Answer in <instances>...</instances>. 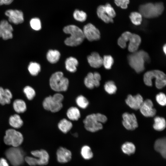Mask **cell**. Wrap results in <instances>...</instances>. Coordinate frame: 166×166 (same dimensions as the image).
Masks as SVG:
<instances>
[{
	"mask_svg": "<svg viewBox=\"0 0 166 166\" xmlns=\"http://www.w3.org/2000/svg\"><path fill=\"white\" fill-rule=\"evenodd\" d=\"M87 59L89 64L92 67L97 68L102 65L103 58L97 52H92L87 57Z\"/></svg>",
	"mask_w": 166,
	"mask_h": 166,
	"instance_id": "19",
	"label": "cell"
},
{
	"mask_svg": "<svg viewBox=\"0 0 166 166\" xmlns=\"http://www.w3.org/2000/svg\"><path fill=\"white\" fill-rule=\"evenodd\" d=\"M5 14L8 18V20L15 24L22 23L24 21L22 12L17 10L9 9L6 10Z\"/></svg>",
	"mask_w": 166,
	"mask_h": 166,
	"instance_id": "13",
	"label": "cell"
},
{
	"mask_svg": "<svg viewBox=\"0 0 166 166\" xmlns=\"http://www.w3.org/2000/svg\"><path fill=\"white\" fill-rule=\"evenodd\" d=\"M97 13L99 18L105 22L108 23L113 22V18L109 17L105 12L104 5L99 6L97 8Z\"/></svg>",
	"mask_w": 166,
	"mask_h": 166,
	"instance_id": "23",
	"label": "cell"
},
{
	"mask_svg": "<svg viewBox=\"0 0 166 166\" xmlns=\"http://www.w3.org/2000/svg\"><path fill=\"white\" fill-rule=\"evenodd\" d=\"M163 52L164 53H165V54H166V44H164V45L163 47Z\"/></svg>",
	"mask_w": 166,
	"mask_h": 166,
	"instance_id": "47",
	"label": "cell"
},
{
	"mask_svg": "<svg viewBox=\"0 0 166 166\" xmlns=\"http://www.w3.org/2000/svg\"><path fill=\"white\" fill-rule=\"evenodd\" d=\"M78 64V60L75 58L70 57L68 58L65 61V68L68 71L74 73L76 71Z\"/></svg>",
	"mask_w": 166,
	"mask_h": 166,
	"instance_id": "24",
	"label": "cell"
},
{
	"mask_svg": "<svg viewBox=\"0 0 166 166\" xmlns=\"http://www.w3.org/2000/svg\"><path fill=\"white\" fill-rule=\"evenodd\" d=\"M141 41L139 35L126 31L123 33L118 38L117 44L121 48L124 49L126 47V43L129 42L128 49L132 53L137 51Z\"/></svg>",
	"mask_w": 166,
	"mask_h": 166,
	"instance_id": "2",
	"label": "cell"
},
{
	"mask_svg": "<svg viewBox=\"0 0 166 166\" xmlns=\"http://www.w3.org/2000/svg\"><path fill=\"white\" fill-rule=\"evenodd\" d=\"M66 115L70 120L77 121L81 117V113L80 110L77 107H71L68 109Z\"/></svg>",
	"mask_w": 166,
	"mask_h": 166,
	"instance_id": "26",
	"label": "cell"
},
{
	"mask_svg": "<svg viewBox=\"0 0 166 166\" xmlns=\"http://www.w3.org/2000/svg\"><path fill=\"white\" fill-rule=\"evenodd\" d=\"M156 100L157 102L160 105L164 106L166 104V97L165 94L163 93H160L156 96Z\"/></svg>",
	"mask_w": 166,
	"mask_h": 166,
	"instance_id": "42",
	"label": "cell"
},
{
	"mask_svg": "<svg viewBox=\"0 0 166 166\" xmlns=\"http://www.w3.org/2000/svg\"><path fill=\"white\" fill-rule=\"evenodd\" d=\"M76 102L78 106L83 109L86 108L89 104L87 99L82 95H79L77 97Z\"/></svg>",
	"mask_w": 166,
	"mask_h": 166,
	"instance_id": "37",
	"label": "cell"
},
{
	"mask_svg": "<svg viewBox=\"0 0 166 166\" xmlns=\"http://www.w3.org/2000/svg\"><path fill=\"white\" fill-rule=\"evenodd\" d=\"M30 26L33 30L38 31L41 29V22L40 20L38 18H32L30 21Z\"/></svg>",
	"mask_w": 166,
	"mask_h": 166,
	"instance_id": "40",
	"label": "cell"
},
{
	"mask_svg": "<svg viewBox=\"0 0 166 166\" xmlns=\"http://www.w3.org/2000/svg\"><path fill=\"white\" fill-rule=\"evenodd\" d=\"M32 155L37 159L38 165H45L49 161V155L46 150L43 149L32 151L31 152Z\"/></svg>",
	"mask_w": 166,
	"mask_h": 166,
	"instance_id": "16",
	"label": "cell"
},
{
	"mask_svg": "<svg viewBox=\"0 0 166 166\" xmlns=\"http://www.w3.org/2000/svg\"><path fill=\"white\" fill-rule=\"evenodd\" d=\"M0 162L2 166H9V165L7 160L4 158H1L0 159Z\"/></svg>",
	"mask_w": 166,
	"mask_h": 166,
	"instance_id": "46",
	"label": "cell"
},
{
	"mask_svg": "<svg viewBox=\"0 0 166 166\" xmlns=\"http://www.w3.org/2000/svg\"><path fill=\"white\" fill-rule=\"evenodd\" d=\"M80 154L82 158L85 160H90L93 156V153L91 147L87 145L82 146L80 150Z\"/></svg>",
	"mask_w": 166,
	"mask_h": 166,
	"instance_id": "29",
	"label": "cell"
},
{
	"mask_svg": "<svg viewBox=\"0 0 166 166\" xmlns=\"http://www.w3.org/2000/svg\"><path fill=\"white\" fill-rule=\"evenodd\" d=\"M42 105L45 110L52 113L59 111L63 107L62 103L56 101L51 96H49L45 98Z\"/></svg>",
	"mask_w": 166,
	"mask_h": 166,
	"instance_id": "11",
	"label": "cell"
},
{
	"mask_svg": "<svg viewBox=\"0 0 166 166\" xmlns=\"http://www.w3.org/2000/svg\"><path fill=\"white\" fill-rule=\"evenodd\" d=\"M143 101L142 97L140 94L134 96L128 95L125 100L126 104L130 108L134 110L139 109Z\"/></svg>",
	"mask_w": 166,
	"mask_h": 166,
	"instance_id": "18",
	"label": "cell"
},
{
	"mask_svg": "<svg viewBox=\"0 0 166 166\" xmlns=\"http://www.w3.org/2000/svg\"><path fill=\"white\" fill-rule=\"evenodd\" d=\"M142 16L140 13L133 12L130 14L129 17L133 24L136 26H139L141 23Z\"/></svg>",
	"mask_w": 166,
	"mask_h": 166,
	"instance_id": "35",
	"label": "cell"
},
{
	"mask_svg": "<svg viewBox=\"0 0 166 166\" xmlns=\"http://www.w3.org/2000/svg\"><path fill=\"white\" fill-rule=\"evenodd\" d=\"M23 137L19 132L14 129H7L4 137V141L6 145L18 147L22 143Z\"/></svg>",
	"mask_w": 166,
	"mask_h": 166,
	"instance_id": "9",
	"label": "cell"
},
{
	"mask_svg": "<svg viewBox=\"0 0 166 166\" xmlns=\"http://www.w3.org/2000/svg\"><path fill=\"white\" fill-rule=\"evenodd\" d=\"M127 58L130 66L138 73L144 70L145 63L149 62L150 60L148 53L141 50L132 53Z\"/></svg>",
	"mask_w": 166,
	"mask_h": 166,
	"instance_id": "1",
	"label": "cell"
},
{
	"mask_svg": "<svg viewBox=\"0 0 166 166\" xmlns=\"http://www.w3.org/2000/svg\"><path fill=\"white\" fill-rule=\"evenodd\" d=\"M114 63V59L110 55L104 56L103 58V64L105 68L107 69H109L111 68Z\"/></svg>",
	"mask_w": 166,
	"mask_h": 166,
	"instance_id": "38",
	"label": "cell"
},
{
	"mask_svg": "<svg viewBox=\"0 0 166 166\" xmlns=\"http://www.w3.org/2000/svg\"><path fill=\"white\" fill-rule=\"evenodd\" d=\"M72 127V123L65 118L62 119L58 124L59 129L64 133H66L68 132Z\"/></svg>",
	"mask_w": 166,
	"mask_h": 166,
	"instance_id": "25",
	"label": "cell"
},
{
	"mask_svg": "<svg viewBox=\"0 0 166 166\" xmlns=\"http://www.w3.org/2000/svg\"><path fill=\"white\" fill-rule=\"evenodd\" d=\"M60 56V53L58 51L50 49L47 53L46 58L50 63L54 64L57 63L59 61Z\"/></svg>",
	"mask_w": 166,
	"mask_h": 166,
	"instance_id": "30",
	"label": "cell"
},
{
	"mask_svg": "<svg viewBox=\"0 0 166 166\" xmlns=\"http://www.w3.org/2000/svg\"><path fill=\"white\" fill-rule=\"evenodd\" d=\"M23 92L27 98L30 100H32L36 95L34 89L29 86H26L24 88Z\"/></svg>",
	"mask_w": 166,
	"mask_h": 166,
	"instance_id": "39",
	"label": "cell"
},
{
	"mask_svg": "<svg viewBox=\"0 0 166 166\" xmlns=\"http://www.w3.org/2000/svg\"><path fill=\"white\" fill-rule=\"evenodd\" d=\"M5 154L13 166H19L25 161L24 152L18 147H12L8 148L6 151Z\"/></svg>",
	"mask_w": 166,
	"mask_h": 166,
	"instance_id": "8",
	"label": "cell"
},
{
	"mask_svg": "<svg viewBox=\"0 0 166 166\" xmlns=\"http://www.w3.org/2000/svg\"><path fill=\"white\" fill-rule=\"evenodd\" d=\"M139 109L142 114L146 117L154 116L156 113V109L153 108V104L150 99L143 101Z\"/></svg>",
	"mask_w": 166,
	"mask_h": 166,
	"instance_id": "17",
	"label": "cell"
},
{
	"mask_svg": "<svg viewBox=\"0 0 166 166\" xmlns=\"http://www.w3.org/2000/svg\"><path fill=\"white\" fill-rule=\"evenodd\" d=\"M63 31L64 33L70 34L69 37L65 41V43L68 46H75L81 44L85 38L82 30L76 26L70 25L65 26Z\"/></svg>",
	"mask_w": 166,
	"mask_h": 166,
	"instance_id": "3",
	"label": "cell"
},
{
	"mask_svg": "<svg viewBox=\"0 0 166 166\" xmlns=\"http://www.w3.org/2000/svg\"><path fill=\"white\" fill-rule=\"evenodd\" d=\"M25 161L30 166H34L38 165L37 158L35 157L26 156L25 157Z\"/></svg>",
	"mask_w": 166,
	"mask_h": 166,
	"instance_id": "44",
	"label": "cell"
},
{
	"mask_svg": "<svg viewBox=\"0 0 166 166\" xmlns=\"http://www.w3.org/2000/svg\"><path fill=\"white\" fill-rule=\"evenodd\" d=\"M154 121L153 128L155 130L161 131L165 128L166 121L164 118L159 116L156 117L154 118Z\"/></svg>",
	"mask_w": 166,
	"mask_h": 166,
	"instance_id": "31",
	"label": "cell"
},
{
	"mask_svg": "<svg viewBox=\"0 0 166 166\" xmlns=\"http://www.w3.org/2000/svg\"><path fill=\"white\" fill-rule=\"evenodd\" d=\"M12 94L8 89L0 87V104L2 105L9 104L12 98Z\"/></svg>",
	"mask_w": 166,
	"mask_h": 166,
	"instance_id": "22",
	"label": "cell"
},
{
	"mask_svg": "<svg viewBox=\"0 0 166 166\" xmlns=\"http://www.w3.org/2000/svg\"><path fill=\"white\" fill-rule=\"evenodd\" d=\"M56 159L58 162L61 164H65L69 162L72 158L71 152L67 148L60 147L56 152Z\"/></svg>",
	"mask_w": 166,
	"mask_h": 166,
	"instance_id": "14",
	"label": "cell"
},
{
	"mask_svg": "<svg viewBox=\"0 0 166 166\" xmlns=\"http://www.w3.org/2000/svg\"><path fill=\"white\" fill-rule=\"evenodd\" d=\"M136 147L132 142H126L121 146V149L125 154L130 155L134 154L136 151Z\"/></svg>",
	"mask_w": 166,
	"mask_h": 166,
	"instance_id": "32",
	"label": "cell"
},
{
	"mask_svg": "<svg viewBox=\"0 0 166 166\" xmlns=\"http://www.w3.org/2000/svg\"><path fill=\"white\" fill-rule=\"evenodd\" d=\"M82 31L85 38L89 41L98 40L100 38L99 30L91 23L85 25Z\"/></svg>",
	"mask_w": 166,
	"mask_h": 166,
	"instance_id": "10",
	"label": "cell"
},
{
	"mask_svg": "<svg viewBox=\"0 0 166 166\" xmlns=\"http://www.w3.org/2000/svg\"><path fill=\"white\" fill-rule=\"evenodd\" d=\"M40 65L36 62H30L28 66V70L32 76L37 75L41 71Z\"/></svg>",
	"mask_w": 166,
	"mask_h": 166,
	"instance_id": "34",
	"label": "cell"
},
{
	"mask_svg": "<svg viewBox=\"0 0 166 166\" xmlns=\"http://www.w3.org/2000/svg\"><path fill=\"white\" fill-rule=\"evenodd\" d=\"M106 117L100 113H93L87 115L83 121L85 129L88 131L95 132L103 128L102 123L106 122Z\"/></svg>",
	"mask_w": 166,
	"mask_h": 166,
	"instance_id": "4",
	"label": "cell"
},
{
	"mask_svg": "<svg viewBox=\"0 0 166 166\" xmlns=\"http://www.w3.org/2000/svg\"><path fill=\"white\" fill-rule=\"evenodd\" d=\"M13 107L15 111L18 113H24L27 108L25 102L21 99H17L14 101L13 103Z\"/></svg>",
	"mask_w": 166,
	"mask_h": 166,
	"instance_id": "28",
	"label": "cell"
},
{
	"mask_svg": "<svg viewBox=\"0 0 166 166\" xmlns=\"http://www.w3.org/2000/svg\"><path fill=\"white\" fill-rule=\"evenodd\" d=\"M13 27L8 22L5 20L0 22V37L4 40L11 39L13 37Z\"/></svg>",
	"mask_w": 166,
	"mask_h": 166,
	"instance_id": "15",
	"label": "cell"
},
{
	"mask_svg": "<svg viewBox=\"0 0 166 166\" xmlns=\"http://www.w3.org/2000/svg\"><path fill=\"white\" fill-rule=\"evenodd\" d=\"M13 1L14 0H0V6L9 5L11 4Z\"/></svg>",
	"mask_w": 166,
	"mask_h": 166,
	"instance_id": "45",
	"label": "cell"
},
{
	"mask_svg": "<svg viewBox=\"0 0 166 166\" xmlns=\"http://www.w3.org/2000/svg\"><path fill=\"white\" fill-rule=\"evenodd\" d=\"M115 4L121 8L126 9L127 8L129 2V0H114Z\"/></svg>",
	"mask_w": 166,
	"mask_h": 166,
	"instance_id": "43",
	"label": "cell"
},
{
	"mask_svg": "<svg viewBox=\"0 0 166 166\" xmlns=\"http://www.w3.org/2000/svg\"><path fill=\"white\" fill-rule=\"evenodd\" d=\"M9 123L13 128H18L22 126L23 122L19 115L15 114L10 117L9 119Z\"/></svg>",
	"mask_w": 166,
	"mask_h": 166,
	"instance_id": "27",
	"label": "cell"
},
{
	"mask_svg": "<svg viewBox=\"0 0 166 166\" xmlns=\"http://www.w3.org/2000/svg\"><path fill=\"white\" fill-rule=\"evenodd\" d=\"M51 88L57 92L66 91L69 85L68 79L64 76L63 73L57 71L53 74L49 80Z\"/></svg>",
	"mask_w": 166,
	"mask_h": 166,
	"instance_id": "7",
	"label": "cell"
},
{
	"mask_svg": "<svg viewBox=\"0 0 166 166\" xmlns=\"http://www.w3.org/2000/svg\"><path fill=\"white\" fill-rule=\"evenodd\" d=\"M105 10L107 15L110 17L113 18L116 16V13L111 5L108 3L104 5Z\"/></svg>",
	"mask_w": 166,
	"mask_h": 166,
	"instance_id": "41",
	"label": "cell"
},
{
	"mask_svg": "<svg viewBox=\"0 0 166 166\" xmlns=\"http://www.w3.org/2000/svg\"><path fill=\"white\" fill-rule=\"evenodd\" d=\"M73 16L76 21L83 22L86 20L87 15L85 12L77 9L74 11Z\"/></svg>",
	"mask_w": 166,
	"mask_h": 166,
	"instance_id": "33",
	"label": "cell"
},
{
	"mask_svg": "<svg viewBox=\"0 0 166 166\" xmlns=\"http://www.w3.org/2000/svg\"><path fill=\"white\" fill-rule=\"evenodd\" d=\"M73 136L75 137H78V134L77 133H74L73 134Z\"/></svg>",
	"mask_w": 166,
	"mask_h": 166,
	"instance_id": "48",
	"label": "cell"
},
{
	"mask_svg": "<svg viewBox=\"0 0 166 166\" xmlns=\"http://www.w3.org/2000/svg\"><path fill=\"white\" fill-rule=\"evenodd\" d=\"M154 148L159 152L162 157L166 158V141L165 137L157 139L154 144Z\"/></svg>",
	"mask_w": 166,
	"mask_h": 166,
	"instance_id": "21",
	"label": "cell"
},
{
	"mask_svg": "<svg viewBox=\"0 0 166 166\" xmlns=\"http://www.w3.org/2000/svg\"><path fill=\"white\" fill-rule=\"evenodd\" d=\"M155 78V84L158 89H161L166 84V76L164 72L159 70L149 71L144 75L143 80L144 84L147 86L152 85V80Z\"/></svg>",
	"mask_w": 166,
	"mask_h": 166,
	"instance_id": "5",
	"label": "cell"
},
{
	"mask_svg": "<svg viewBox=\"0 0 166 166\" xmlns=\"http://www.w3.org/2000/svg\"><path fill=\"white\" fill-rule=\"evenodd\" d=\"M164 10V5L161 2L147 3L141 5L139 9V13L142 16L149 18L159 16L162 13Z\"/></svg>",
	"mask_w": 166,
	"mask_h": 166,
	"instance_id": "6",
	"label": "cell"
},
{
	"mask_svg": "<svg viewBox=\"0 0 166 166\" xmlns=\"http://www.w3.org/2000/svg\"><path fill=\"white\" fill-rule=\"evenodd\" d=\"M104 88L105 91L110 94L115 93L117 90V87L115 83L112 81L106 82L104 85Z\"/></svg>",
	"mask_w": 166,
	"mask_h": 166,
	"instance_id": "36",
	"label": "cell"
},
{
	"mask_svg": "<svg viewBox=\"0 0 166 166\" xmlns=\"http://www.w3.org/2000/svg\"><path fill=\"white\" fill-rule=\"evenodd\" d=\"M122 118L123 125L127 129L132 130L138 127L137 119L134 114L125 113L122 115Z\"/></svg>",
	"mask_w": 166,
	"mask_h": 166,
	"instance_id": "12",
	"label": "cell"
},
{
	"mask_svg": "<svg viewBox=\"0 0 166 166\" xmlns=\"http://www.w3.org/2000/svg\"><path fill=\"white\" fill-rule=\"evenodd\" d=\"M84 83L87 88L89 89H92L95 87L99 86L100 81L95 77L93 73L89 72L85 78Z\"/></svg>",
	"mask_w": 166,
	"mask_h": 166,
	"instance_id": "20",
	"label": "cell"
},
{
	"mask_svg": "<svg viewBox=\"0 0 166 166\" xmlns=\"http://www.w3.org/2000/svg\"><path fill=\"white\" fill-rule=\"evenodd\" d=\"M0 166H2V165L0 162Z\"/></svg>",
	"mask_w": 166,
	"mask_h": 166,
	"instance_id": "49",
	"label": "cell"
}]
</instances>
